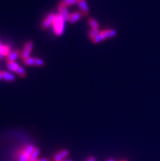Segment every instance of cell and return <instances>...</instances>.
Wrapping results in <instances>:
<instances>
[{
    "label": "cell",
    "mask_w": 160,
    "mask_h": 161,
    "mask_svg": "<svg viewBox=\"0 0 160 161\" xmlns=\"http://www.w3.org/2000/svg\"><path fill=\"white\" fill-rule=\"evenodd\" d=\"M65 23H66V20L64 19L63 16L60 14H56L53 24V31L56 35L60 36L63 34L64 30H65Z\"/></svg>",
    "instance_id": "6da1fadb"
},
{
    "label": "cell",
    "mask_w": 160,
    "mask_h": 161,
    "mask_svg": "<svg viewBox=\"0 0 160 161\" xmlns=\"http://www.w3.org/2000/svg\"><path fill=\"white\" fill-rule=\"evenodd\" d=\"M56 14L49 13V14L45 17V19L43 20V21L42 23L43 29H47L49 28L51 26H53V21H54V20H55L56 18Z\"/></svg>",
    "instance_id": "7a4b0ae2"
},
{
    "label": "cell",
    "mask_w": 160,
    "mask_h": 161,
    "mask_svg": "<svg viewBox=\"0 0 160 161\" xmlns=\"http://www.w3.org/2000/svg\"><path fill=\"white\" fill-rule=\"evenodd\" d=\"M70 155L68 150H62V151H59L58 153H56L53 157V161H61L66 159V157Z\"/></svg>",
    "instance_id": "3957f363"
},
{
    "label": "cell",
    "mask_w": 160,
    "mask_h": 161,
    "mask_svg": "<svg viewBox=\"0 0 160 161\" xmlns=\"http://www.w3.org/2000/svg\"><path fill=\"white\" fill-rule=\"evenodd\" d=\"M58 10H59V14L63 16L66 21H68L69 16L70 15V13L69 12L67 7L66 5H64L63 3H60V5L58 6Z\"/></svg>",
    "instance_id": "277c9868"
},
{
    "label": "cell",
    "mask_w": 160,
    "mask_h": 161,
    "mask_svg": "<svg viewBox=\"0 0 160 161\" xmlns=\"http://www.w3.org/2000/svg\"><path fill=\"white\" fill-rule=\"evenodd\" d=\"M78 5H79L80 10H81V12L83 14V16L85 15H87L88 12H89V8H88V5H87V3L86 0H79L78 2Z\"/></svg>",
    "instance_id": "5b68a950"
},
{
    "label": "cell",
    "mask_w": 160,
    "mask_h": 161,
    "mask_svg": "<svg viewBox=\"0 0 160 161\" xmlns=\"http://www.w3.org/2000/svg\"><path fill=\"white\" fill-rule=\"evenodd\" d=\"M83 16V14L81 12H74L71 13L70 15L68 21L70 23H76L77 21H79L81 19V17Z\"/></svg>",
    "instance_id": "8992f818"
},
{
    "label": "cell",
    "mask_w": 160,
    "mask_h": 161,
    "mask_svg": "<svg viewBox=\"0 0 160 161\" xmlns=\"http://www.w3.org/2000/svg\"><path fill=\"white\" fill-rule=\"evenodd\" d=\"M11 52V47L8 45H3L0 44V53L3 55V57H8Z\"/></svg>",
    "instance_id": "52a82bcc"
},
{
    "label": "cell",
    "mask_w": 160,
    "mask_h": 161,
    "mask_svg": "<svg viewBox=\"0 0 160 161\" xmlns=\"http://www.w3.org/2000/svg\"><path fill=\"white\" fill-rule=\"evenodd\" d=\"M19 56H20V52H19L18 50L11 52L8 56V61H15L18 58Z\"/></svg>",
    "instance_id": "ba28073f"
},
{
    "label": "cell",
    "mask_w": 160,
    "mask_h": 161,
    "mask_svg": "<svg viewBox=\"0 0 160 161\" xmlns=\"http://www.w3.org/2000/svg\"><path fill=\"white\" fill-rule=\"evenodd\" d=\"M104 34H105V39H111V38H114L117 32L114 30H112V29H108V30H103Z\"/></svg>",
    "instance_id": "9c48e42d"
},
{
    "label": "cell",
    "mask_w": 160,
    "mask_h": 161,
    "mask_svg": "<svg viewBox=\"0 0 160 161\" xmlns=\"http://www.w3.org/2000/svg\"><path fill=\"white\" fill-rule=\"evenodd\" d=\"M105 39V34H104V32L102 31H100V33L97 34V37H95L94 39H92V42L94 43V44H99V43H100V42L104 41Z\"/></svg>",
    "instance_id": "30bf717a"
},
{
    "label": "cell",
    "mask_w": 160,
    "mask_h": 161,
    "mask_svg": "<svg viewBox=\"0 0 160 161\" xmlns=\"http://www.w3.org/2000/svg\"><path fill=\"white\" fill-rule=\"evenodd\" d=\"M1 74H2V77H3V79H5L7 81H13L15 80V76L13 75H12L9 72H7V71H1Z\"/></svg>",
    "instance_id": "8fae6325"
},
{
    "label": "cell",
    "mask_w": 160,
    "mask_h": 161,
    "mask_svg": "<svg viewBox=\"0 0 160 161\" xmlns=\"http://www.w3.org/2000/svg\"><path fill=\"white\" fill-rule=\"evenodd\" d=\"M40 153V150L39 148H35L34 151H33V153L30 155L29 156V161H36L38 160V157L39 156Z\"/></svg>",
    "instance_id": "7c38bea8"
},
{
    "label": "cell",
    "mask_w": 160,
    "mask_h": 161,
    "mask_svg": "<svg viewBox=\"0 0 160 161\" xmlns=\"http://www.w3.org/2000/svg\"><path fill=\"white\" fill-rule=\"evenodd\" d=\"M18 66H19L18 64L16 62H15V61H8V67L11 71L16 72Z\"/></svg>",
    "instance_id": "4fadbf2b"
},
{
    "label": "cell",
    "mask_w": 160,
    "mask_h": 161,
    "mask_svg": "<svg viewBox=\"0 0 160 161\" xmlns=\"http://www.w3.org/2000/svg\"><path fill=\"white\" fill-rule=\"evenodd\" d=\"M34 150H35V147H34V145H26V147H25L22 151H23L26 154H27L28 156H30V155L33 153V151H34Z\"/></svg>",
    "instance_id": "5bb4252c"
},
{
    "label": "cell",
    "mask_w": 160,
    "mask_h": 161,
    "mask_svg": "<svg viewBox=\"0 0 160 161\" xmlns=\"http://www.w3.org/2000/svg\"><path fill=\"white\" fill-rule=\"evenodd\" d=\"M29 156L26 154L23 151H21L18 156V161H29Z\"/></svg>",
    "instance_id": "9a60e30c"
},
{
    "label": "cell",
    "mask_w": 160,
    "mask_h": 161,
    "mask_svg": "<svg viewBox=\"0 0 160 161\" xmlns=\"http://www.w3.org/2000/svg\"><path fill=\"white\" fill-rule=\"evenodd\" d=\"M100 33L99 29H91V30L89 32V38L92 39V40L94 39L95 37L97 36V34Z\"/></svg>",
    "instance_id": "2e32d148"
},
{
    "label": "cell",
    "mask_w": 160,
    "mask_h": 161,
    "mask_svg": "<svg viewBox=\"0 0 160 161\" xmlns=\"http://www.w3.org/2000/svg\"><path fill=\"white\" fill-rule=\"evenodd\" d=\"M78 2H79V0H62L61 3H63L66 7H69V6H73L76 4L78 3Z\"/></svg>",
    "instance_id": "e0dca14e"
},
{
    "label": "cell",
    "mask_w": 160,
    "mask_h": 161,
    "mask_svg": "<svg viewBox=\"0 0 160 161\" xmlns=\"http://www.w3.org/2000/svg\"><path fill=\"white\" fill-rule=\"evenodd\" d=\"M88 24H89V26H91L92 29H98V27H99L98 22L93 18H91L88 20Z\"/></svg>",
    "instance_id": "ac0fdd59"
},
{
    "label": "cell",
    "mask_w": 160,
    "mask_h": 161,
    "mask_svg": "<svg viewBox=\"0 0 160 161\" xmlns=\"http://www.w3.org/2000/svg\"><path fill=\"white\" fill-rule=\"evenodd\" d=\"M24 62L27 65H34V57H28L24 60Z\"/></svg>",
    "instance_id": "d6986e66"
},
{
    "label": "cell",
    "mask_w": 160,
    "mask_h": 161,
    "mask_svg": "<svg viewBox=\"0 0 160 161\" xmlns=\"http://www.w3.org/2000/svg\"><path fill=\"white\" fill-rule=\"evenodd\" d=\"M16 73H17V74H18L19 75L21 76V77H25V76L26 75V71H25V70L23 69V67H21V65H19L18 68H17Z\"/></svg>",
    "instance_id": "ffe728a7"
},
{
    "label": "cell",
    "mask_w": 160,
    "mask_h": 161,
    "mask_svg": "<svg viewBox=\"0 0 160 161\" xmlns=\"http://www.w3.org/2000/svg\"><path fill=\"white\" fill-rule=\"evenodd\" d=\"M30 52H31V51H29V50H27L25 48L23 52H22V53H21V57H22V59L25 60V59H26V58L29 57Z\"/></svg>",
    "instance_id": "44dd1931"
},
{
    "label": "cell",
    "mask_w": 160,
    "mask_h": 161,
    "mask_svg": "<svg viewBox=\"0 0 160 161\" xmlns=\"http://www.w3.org/2000/svg\"><path fill=\"white\" fill-rule=\"evenodd\" d=\"M34 65L37 66H43L44 61L41 58H34Z\"/></svg>",
    "instance_id": "7402d4cb"
},
{
    "label": "cell",
    "mask_w": 160,
    "mask_h": 161,
    "mask_svg": "<svg viewBox=\"0 0 160 161\" xmlns=\"http://www.w3.org/2000/svg\"><path fill=\"white\" fill-rule=\"evenodd\" d=\"M25 48L27 50H29V51H32V49H33V43L30 41L27 42L26 44H25Z\"/></svg>",
    "instance_id": "603a6c76"
},
{
    "label": "cell",
    "mask_w": 160,
    "mask_h": 161,
    "mask_svg": "<svg viewBox=\"0 0 160 161\" xmlns=\"http://www.w3.org/2000/svg\"><path fill=\"white\" fill-rule=\"evenodd\" d=\"M86 161H96V159H95V157H93V156H90L89 158L87 159Z\"/></svg>",
    "instance_id": "cb8c5ba5"
},
{
    "label": "cell",
    "mask_w": 160,
    "mask_h": 161,
    "mask_svg": "<svg viewBox=\"0 0 160 161\" xmlns=\"http://www.w3.org/2000/svg\"><path fill=\"white\" fill-rule=\"evenodd\" d=\"M36 161H50V159H49L45 158V159H38V160Z\"/></svg>",
    "instance_id": "d4e9b609"
},
{
    "label": "cell",
    "mask_w": 160,
    "mask_h": 161,
    "mask_svg": "<svg viewBox=\"0 0 160 161\" xmlns=\"http://www.w3.org/2000/svg\"><path fill=\"white\" fill-rule=\"evenodd\" d=\"M107 161H115L114 159H108Z\"/></svg>",
    "instance_id": "484cf974"
},
{
    "label": "cell",
    "mask_w": 160,
    "mask_h": 161,
    "mask_svg": "<svg viewBox=\"0 0 160 161\" xmlns=\"http://www.w3.org/2000/svg\"><path fill=\"white\" fill-rule=\"evenodd\" d=\"M61 161H73V160H70V159H64V160H61Z\"/></svg>",
    "instance_id": "4316f807"
},
{
    "label": "cell",
    "mask_w": 160,
    "mask_h": 161,
    "mask_svg": "<svg viewBox=\"0 0 160 161\" xmlns=\"http://www.w3.org/2000/svg\"><path fill=\"white\" fill-rule=\"evenodd\" d=\"M3 56L2 54H1V53H0V59H1V58H3Z\"/></svg>",
    "instance_id": "83f0119b"
},
{
    "label": "cell",
    "mask_w": 160,
    "mask_h": 161,
    "mask_svg": "<svg viewBox=\"0 0 160 161\" xmlns=\"http://www.w3.org/2000/svg\"><path fill=\"white\" fill-rule=\"evenodd\" d=\"M3 79V77H2V74L0 72V79Z\"/></svg>",
    "instance_id": "f1b7e54d"
},
{
    "label": "cell",
    "mask_w": 160,
    "mask_h": 161,
    "mask_svg": "<svg viewBox=\"0 0 160 161\" xmlns=\"http://www.w3.org/2000/svg\"><path fill=\"white\" fill-rule=\"evenodd\" d=\"M122 161H127V160H122Z\"/></svg>",
    "instance_id": "f546056e"
}]
</instances>
